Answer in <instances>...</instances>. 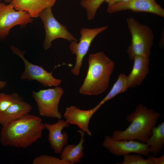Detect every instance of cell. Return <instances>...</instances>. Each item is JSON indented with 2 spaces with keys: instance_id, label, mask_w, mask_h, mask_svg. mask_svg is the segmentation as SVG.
<instances>
[{
  "instance_id": "6da1fadb",
  "label": "cell",
  "mask_w": 164,
  "mask_h": 164,
  "mask_svg": "<svg viewBox=\"0 0 164 164\" xmlns=\"http://www.w3.org/2000/svg\"><path fill=\"white\" fill-rule=\"evenodd\" d=\"M44 129L40 118L28 114L2 125L0 141L4 146L26 148L42 137Z\"/></svg>"
},
{
  "instance_id": "7a4b0ae2",
  "label": "cell",
  "mask_w": 164,
  "mask_h": 164,
  "mask_svg": "<svg viewBox=\"0 0 164 164\" xmlns=\"http://www.w3.org/2000/svg\"><path fill=\"white\" fill-rule=\"evenodd\" d=\"M88 64L87 73L79 92L81 94L89 96L101 94L108 88L114 63L101 51L90 54Z\"/></svg>"
},
{
  "instance_id": "3957f363",
  "label": "cell",
  "mask_w": 164,
  "mask_h": 164,
  "mask_svg": "<svg viewBox=\"0 0 164 164\" xmlns=\"http://www.w3.org/2000/svg\"><path fill=\"white\" fill-rule=\"evenodd\" d=\"M160 116V113L140 104L127 116V121L131 123L128 127L124 130L114 131L111 136L116 140H136L145 143Z\"/></svg>"
},
{
  "instance_id": "277c9868",
  "label": "cell",
  "mask_w": 164,
  "mask_h": 164,
  "mask_svg": "<svg viewBox=\"0 0 164 164\" xmlns=\"http://www.w3.org/2000/svg\"><path fill=\"white\" fill-rule=\"evenodd\" d=\"M127 22L132 36L131 43L127 50L129 58L132 60L135 56L149 57L154 39L152 30L133 17L127 18Z\"/></svg>"
},
{
  "instance_id": "5b68a950",
  "label": "cell",
  "mask_w": 164,
  "mask_h": 164,
  "mask_svg": "<svg viewBox=\"0 0 164 164\" xmlns=\"http://www.w3.org/2000/svg\"><path fill=\"white\" fill-rule=\"evenodd\" d=\"M64 93L63 90L58 87L33 91L32 97L37 104L39 115L44 117L61 119L62 114L58 108Z\"/></svg>"
},
{
  "instance_id": "8992f818",
  "label": "cell",
  "mask_w": 164,
  "mask_h": 164,
  "mask_svg": "<svg viewBox=\"0 0 164 164\" xmlns=\"http://www.w3.org/2000/svg\"><path fill=\"white\" fill-rule=\"evenodd\" d=\"M51 8L49 7L44 9L39 16L43 23L45 31V37L43 43L45 50L50 48L52 41L57 39H63L70 42L77 41V39L68 31L66 26L56 19Z\"/></svg>"
},
{
  "instance_id": "52a82bcc",
  "label": "cell",
  "mask_w": 164,
  "mask_h": 164,
  "mask_svg": "<svg viewBox=\"0 0 164 164\" xmlns=\"http://www.w3.org/2000/svg\"><path fill=\"white\" fill-rule=\"evenodd\" d=\"M108 28L107 26L94 28H83L80 30L81 37L79 41H72L70 45V49L73 54L76 56L74 66L72 68L71 73L74 75H79L84 58L87 53L91 44L95 38Z\"/></svg>"
},
{
  "instance_id": "ba28073f",
  "label": "cell",
  "mask_w": 164,
  "mask_h": 164,
  "mask_svg": "<svg viewBox=\"0 0 164 164\" xmlns=\"http://www.w3.org/2000/svg\"><path fill=\"white\" fill-rule=\"evenodd\" d=\"M11 49L13 53L22 59L25 65V70L21 75V80L30 81L36 80L44 86L58 87L62 82L60 79H56L53 75V71L47 72L39 66L33 64L28 61L24 57L25 51H22L12 46Z\"/></svg>"
},
{
  "instance_id": "9c48e42d",
  "label": "cell",
  "mask_w": 164,
  "mask_h": 164,
  "mask_svg": "<svg viewBox=\"0 0 164 164\" xmlns=\"http://www.w3.org/2000/svg\"><path fill=\"white\" fill-rule=\"evenodd\" d=\"M33 21L27 12L16 10L11 3L6 4L0 2V38H5L14 26L23 27Z\"/></svg>"
},
{
  "instance_id": "30bf717a",
  "label": "cell",
  "mask_w": 164,
  "mask_h": 164,
  "mask_svg": "<svg viewBox=\"0 0 164 164\" xmlns=\"http://www.w3.org/2000/svg\"><path fill=\"white\" fill-rule=\"evenodd\" d=\"M102 145L110 153L117 156L133 153L148 156L151 154L149 146L136 140H116L113 139L111 136L106 135Z\"/></svg>"
},
{
  "instance_id": "8fae6325",
  "label": "cell",
  "mask_w": 164,
  "mask_h": 164,
  "mask_svg": "<svg viewBox=\"0 0 164 164\" xmlns=\"http://www.w3.org/2000/svg\"><path fill=\"white\" fill-rule=\"evenodd\" d=\"M129 10L134 12H145L164 17V10L155 0H131L115 3L108 6L109 13Z\"/></svg>"
},
{
  "instance_id": "7c38bea8",
  "label": "cell",
  "mask_w": 164,
  "mask_h": 164,
  "mask_svg": "<svg viewBox=\"0 0 164 164\" xmlns=\"http://www.w3.org/2000/svg\"><path fill=\"white\" fill-rule=\"evenodd\" d=\"M45 128L49 132L48 140L54 152L60 154L64 146L67 144L69 136L66 132H62L64 128L69 127L70 124L61 119L55 123H44Z\"/></svg>"
},
{
  "instance_id": "4fadbf2b",
  "label": "cell",
  "mask_w": 164,
  "mask_h": 164,
  "mask_svg": "<svg viewBox=\"0 0 164 164\" xmlns=\"http://www.w3.org/2000/svg\"><path fill=\"white\" fill-rule=\"evenodd\" d=\"M101 107L97 104L91 109L83 110L75 106H71L66 108L63 117L69 123L77 125L81 130L91 136L92 133L89 129L90 121L93 114Z\"/></svg>"
},
{
  "instance_id": "5bb4252c",
  "label": "cell",
  "mask_w": 164,
  "mask_h": 164,
  "mask_svg": "<svg viewBox=\"0 0 164 164\" xmlns=\"http://www.w3.org/2000/svg\"><path fill=\"white\" fill-rule=\"evenodd\" d=\"M132 69L127 76L129 88L140 85L149 73V57L135 56Z\"/></svg>"
},
{
  "instance_id": "9a60e30c",
  "label": "cell",
  "mask_w": 164,
  "mask_h": 164,
  "mask_svg": "<svg viewBox=\"0 0 164 164\" xmlns=\"http://www.w3.org/2000/svg\"><path fill=\"white\" fill-rule=\"evenodd\" d=\"M56 0H12L15 9L27 12L31 17L37 18L44 9L52 7Z\"/></svg>"
},
{
  "instance_id": "2e32d148",
  "label": "cell",
  "mask_w": 164,
  "mask_h": 164,
  "mask_svg": "<svg viewBox=\"0 0 164 164\" xmlns=\"http://www.w3.org/2000/svg\"><path fill=\"white\" fill-rule=\"evenodd\" d=\"M32 109L31 105L24 101L21 97L5 111L0 113V125L19 118L29 114Z\"/></svg>"
},
{
  "instance_id": "e0dca14e",
  "label": "cell",
  "mask_w": 164,
  "mask_h": 164,
  "mask_svg": "<svg viewBox=\"0 0 164 164\" xmlns=\"http://www.w3.org/2000/svg\"><path fill=\"white\" fill-rule=\"evenodd\" d=\"M80 134V139L77 145H67L60 153V159L67 162L68 164H73L80 162L84 155L83 144L85 142V132L81 130L78 131Z\"/></svg>"
},
{
  "instance_id": "ac0fdd59",
  "label": "cell",
  "mask_w": 164,
  "mask_h": 164,
  "mask_svg": "<svg viewBox=\"0 0 164 164\" xmlns=\"http://www.w3.org/2000/svg\"><path fill=\"white\" fill-rule=\"evenodd\" d=\"M145 143L150 147L151 153L156 155L160 152L164 145V121L153 127Z\"/></svg>"
},
{
  "instance_id": "d6986e66",
  "label": "cell",
  "mask_w": 164,
  "mask_h": 164,
  "mask_svg": "<svg viewBox=\"0 0 164 164\" xmlns=\"http://www.w3.org/2000/svg\"><path fill=\"white\" fill-rule=\"evenodd\" d=\"M128 88L127 76L123 73L120 74L109 92L97 104L101 106L118 94L125 92Z\"/></svg>"
},
{
  "instance_id": "ffe728a7",
  "label": "cell",
  "mask_w": 164,
  "mask_h": 164,
  "mask_svg": "<svg viewBox=\"0 0 164 164\" xmlns=\"http://www.w3.org/2000/svg\"><path fill=\"white\" fill-rule=\"evenodd\" d=\"M107 0H81L80 5L87 12V19L89 20L93 19L101 5Z\"/></svg>"
},
{
  "instance_id": "44dd1931",
  "label": "cell",
  "mask_w": 164,
  "mask_h": 164,
  "mask_svg": "<svg viewBox=\"0 0 164 164\" xmlns=\"http://www.w3.org/2000/svg\"><path fill=\"white\" fill-rule=\"evenodd\" d=\"M20 96L17 93L14 92L9 94L4 93L0 94V113L5 111Z\"/></svg>"
},
{
  "instance_id": "7402d4cb",
  "label": "cell",
  "mask_w": 164,
  "mask_h": 164,
  "mask_svg": "<svg viewBox=\"0 0 164 164\" xmlns=\"http://www.w3.org/2000/svg\"><path fill=\"white\" fill-rule=\"evenodd\" d=\"M123 160L121 164H153L148 158L145 159L142 155L138 154H129L123 156Z\"/></svg>"
},
{
  "instance_id": "603a6c76",
  "label": "cell",
  "mask_w": 164,
  "mask_h": 164,
  "mask_svg": "<svg viewBox=\"0 0 164 164\" xmlns=\"http://www.w3.org/2000/svg\"><path fill=\"white\" fill-rule=\"evenodd\" d=\"M32 163L33 164H68L60 158L45 155L36 157Z\"/></svg>"
},
{
  "instance_id": "cb8c5ba5",
  "label": "cell",
  "mask_w": 164,
  "mask_h": 164,
  "mask_svg": "<svg viewBox=\"0 0 164 164\" xmlns=\"http://www.w3.org/2000/svg\"><path fill=\"white\" fill-rule=\"evenodd\" d=\"M148 158L152 161L153 164H164V155L159 157H155L153 156H148Z\"/></svg>"
},
{
  "instance_id": "d4e9b609",
  "label": "cell",
  "mask_w": 164,
  "mask_h": 164,
  "mask_svg": "<svg viewBox=\"0 0 164 164\" xmlns=\"http://www.w3.org/2000/svg\"><path fill=\"white\" fill-rule=\"evenodd\" d=\"M130 0H107L105 2L107 3L108 6L116 3L126 2Z\"/></svg>"
},
{
  "instance_id": "484cf974",
  "label": "cell",
  "mask_w": 164,
  "mask_h": 164,
  "mask_svg": "<svg viewBox=\"0 0 164 164\" xmlns=\"http://www.w3.org/2000/svg\"><path fill=\"white\" fill-rule=\"evenodd\" d=\"M7 82L0 80V89H2L6 87Z\"/></svg>"
},
{
  "instance_id": "4316f807",
  "label": "cell",
  "mask_w": 164,
  "mask_h": 164,
  "mask_svg": "<svg viewBox=\"0 0 164 164\" xmlns=\"http://www.w3.org/2000/svg\"><path fill=\"white\" fill-rule=\"evenodd\" d=\"M1 0H0V2H1ZM4 1L6 2V3H10L11 2L12 0H3Z\"/></svg>"
}]
</instances>
